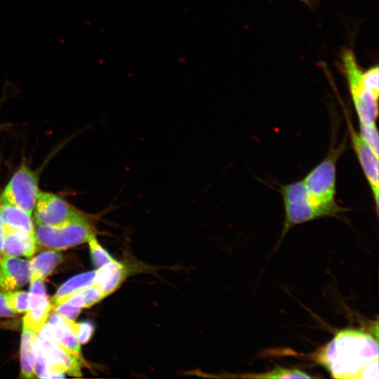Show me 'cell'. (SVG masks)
<instances>
[{
	"mask_svg": "<svg viewBox=\"0 0 379 379\" xmlns=\"http://www.w3.org/2000/svg\"><path fill=\"white\" fill-rule=\"evenodd\" d=\"M1 199H0V207H1Z\"/></svg>",
	"mask_w": 379,
	"mask_h": 379,
	"instance_id": "4dcf8cb0",
	"label": "cell"
},
{
	"mask_svg": "<svg viewBox=\"0 0 379 379\" xmlns=\"http://www.w3.org/2000/svg\"><path fill=\"white\" fill-rule=\"evenodd\" d=\"M51 312V313L45 324L52 336L59 344L77 358L83 365L86 366L82 357L81 345L77 341L75 335L59 314L53 310Z\"/></svg>",
	"mask_w": 379,
	"mask_h": 379,
	"instance_id": "5bb4252c",
	"label": "cell"
},
{
	"mask_svg": "<svg viewBox=\"0 0 379 379\" xmlns=\"http://www.w3.org/2000/svg\"><path fill=\"white\" fill-rule=\"evenodd\" d=\"M339 65L347 81L359 124H375L378 115V97L364 84L362 79L364 69L358 63L352 48L345 47L341 50Z\"/></svg>",
	"mask_w": 379,
	"mask_h": 379,
	"instance_id": "7a4b0ae2",
	"label": "cell"
},
{
	"mask_svg": "<svg viewBox=\"0 0 379 379\" xmlns=\"http://www.w3.org/2000/svg\"><path fill=\"white\" fill-rule=\"evenodd\" d=\"M378 71V66L376 65L364 70L362 75L363 81L366 86L378 97L379 94Z\"/></svg>",
	"mask_w": 379,
	"mask_h": 379,
	"instance_id": "484cf974",
	"label": "cell"
},
{
	"mask_svg": "<svg viewBox=\"0 0 379 379\" xmlns=\"http://www.w3.org/2000/svg\"><path fill=\"white\" fill-rule=\"evenodd\" d=\"M5 232L1 255L31 258L35 253L37 244L34 234L6 227Z\"/></svg>",
	"mask_w": 379,
	"mask_h": 379,
	"instance_id": "4fadbf2b",
	"label": "cell"
},
{
	"mask_svg": "<svg viewBox=\"0 0 379 379\" xmlns=\"http://www.w3.org/2000/svg\"><path fill=\"white\" fill-rule=\"evenodd\" d=\"M41 279H33L30 281L28 298V310L23 318L25 326L39 333L46 324L51 305L46 293V288Z\"/></svg>",
	"mask_w": 379,
	"mask_h": 379,
	"instance_id": "30bf717a",
	"label": "cell"
},
{
	"mask_svg": "<svg viewBox=\"0 0 379 379\" xmlns=\"http://www.w3.org/2000/svg\"><path fill=\"white\" fill-rule=\"evenodd\" d=\"M14 315L8 305L6 293L0 291V317H12Z\"/></svg>",
	"mask_w": 379,
	"mask_h": 379,
	"instance_id": "83f0119b",
	"label": "cell"
},
{
	"mask_svg": "<svg viewBox=\"0 0 379 379\" xmlns=\"http://www.w3.org/2000/svg\"><path fill=\"white\" fill-rule=\"evenodd\" d=\"M347 122L352 147L370 187L376 211L378 212L379 195V157L375 155L372 149L364 142L359 133L355 131L352 123L349 118L347 119Z\"/></svg>",
	"mask_w": 379,
	"mask_h": 379,
	"instance_id": "9c48e42d",
	"label": "cell"
},
{
	"mask_svg": "<svg viewBox=\"0 0 379 379\" xmlns=\"http://www.w3.org/2000/svg\"><path fill=\"white\" fill-rule=\"evenodd\" d=\"M346 141L330 147L328 153L302 179L310 196L322 204L335 203L336 166L345 149Z\"/></svg>",
	"mask_w": 379,
	"mask_h": 379,
	"instance_id": "277c9868",
	"label": "cell"
},
{
	"mask_svg": "<svg viewBox=\"0 0 379 379\" xmlns=\"http://www.w3.org/2000/svg\"><path fill=\"white\" fill-rule=\"evenodd\" d=\"M314 359L334 378H378L377 338L361 330L339 331L316 352Z\"/></svg>",
	"mask_w": 379,
	"mask_h": 379,
	"instance_id": "6da1fadb",
	"label": "cell"
},
{
	"mask_svg": "<svg viewBox=\"0 0 379 379\" xmlns=\"http://www.w3.org/2000/svg\"><path fill=\"white\" fill-rule=\"evenodd\" d=\"M87 242L93 264L96 269L114 260L111 255L100 244L95 234L92 235Z\"/></svg>",
	"mask_w": 379,
	"mask_h": 379,
	"instance_id": "ffe728a7",
	"label": "cell"
},
{
	"mask_svg": "<svg viewBox=\"0 0 379 379\" xmlns=\"http://www.w3.org/2000/svg\"><path fill=\"white\" fill-rule=\"evenodd\" d=\"M51 310L68 319L74 320L81 312V308L72 306L67 302H62L51 307Z\"/></svg>",
	"mask_w": 379,
	"mask_h": 379,
	"instance_id": "4316f807",
	"label": "cell"
},
{
	"mask_svg": "<svg viewBox=\"0 0 379 379\" xmlns=\"http://www.w3.org/2000/svg\"><path fill=\"white\" fill-rule=\"evenodd\" d=\"M34 373L35 378H51V373L48 369V363L46 357H44L39 344L36 340V342L34 347Z\"/></svg>",
	"mask_w": 379,
	"mask_h": 379,
	"instance_id": "d4e9b609",
	"label": "cell"
},
{
	"mask_svg": "<svg viewBox=\"0 0 379 379\" xmlns=\"http://www.w3.org/2000/svg\"><path fill=\"white\" fill-rule=\"evenodd\" d=\"M299 1L303 2L307 6L311 8L313 7L316 4V2L314 0H299Z\"/></svg>",
	"mask_w": 379,
	"mask_h": 379,
	"instance_id": "f546056e",
	"label": "cell"
},
{
	"mask_svg": "<svg viewBox=\"0 0 379 379\" xmlns=\"http://www.w3.org/2000/svg\"><path fill=\"white\" fill-rule=\"evenodd\" d=\"M39 192L36 173L26 166H22L5 187L1 200L4 204L14 205L32 214Z\"/></svg>",
	"mask_w": 379,
	"mask_h": 379,
	"instance_id": "52a82bcc",
	"label": "cell"
},
{
	"mask_svg": "<svg viewBox=\"0 0 379 379\" xmlns=\"http://www.w3.org/2000/svg\"><path fill=\"white\" fill-rule=\"evenodd\" d=\"M94 234H95L94 217L88 214L62 225H36L34 229L37 245L57 251L86 243Z\"/></svg>",
	"mask_w": 379,
	"mask_h": 379,
	"instance_id": "3957f363",
	"label": "cell"
},
{
	"mask_svg": "<svg viewBox=\"0 0 379 379\" xmlns=\"http://www.w3.org/2000/svg\"><path fill=\"white\" fill-rule=\"evenodd\" d=\"M359 133L375 154L379 157L378 132L376 124H359Z\"/></svg>",
	"mask_w": 379,
	"mask_h": 379,
	"instance_id": "cb8c5ba5",
	"label": "cell"
},
{
	"mask_svg": "<svg viewBox=\"0 0 379 379\" xmlns=\"http://www.w3.org/2000/svg\"><path fill=\"white\" fill-rule=\"evenodd\" d=\"M37 341L46 359L51 378H62L65 373L82 375L83 364L54 339L46 324L38 333Z\"/></svg>",
	"mask_w": 379,
	"mask_h": 379,
	"instance_id": "8992f818",
	"label": "cell"
},
{
	"mask_svg": "<svg viewBox=\"0 0 379 379\" xmlns=\"http://www.w3.org/2000/svg\"><path fill=\"white\" fill-rule=\"evenodd\" d=\"M33 211L36 225L47 226L62 225L86 214L58 195L41 191L39 192Z\"/></svg>",
	"mask_w": 379,
	"mask_h": 379,
	"instance_id": "ba28073f",
	"label": "cell"
},
{
	"mask_svg": "<svg viewBox=\"0 0 379 379\" xmlns=\"http://www.w3.org/2000/svg\"><path fill=\"white\" fill-rule=\"evenodd\" d=\"M8 307L14 313H24L28 310L29 293L18 291L6 293Z\"/></svg>",
	"mask_w": 379,
	"mask_h": 379,
	"instance_id": "603a6c76",
	"label": "cell"
},
{
	"mask_svg": "<svg viewBox=\"0 0 379 379\" xmlns=\"http://www.w3.org/2000/svg\"><path fill=\"white\" fill-rule=\"evenodd\" d=\"M30 262L15 256H0V286L7 291L19 288L30 281Z\"/></svg>",
	"mask_w": 379,
	"mask_h": 379,
	"instance_id": "8fae6325",
	"label": "cell"
},
{
	"mask_svg": "<svg viewBox=\"0 0 379 379\" xmlns=\"http://www.w3.org/2000/svg\"><path fill=\"white\" fill-rule=\"evenodd\" d=\"M132 272L128 265L114 259L96 270L94 284L100 286L107 297L119 289Z\"/></svg>",
	"mask_w": 379,
	"mask_h": 379,
	"instance_id": "7c38bea8",
	"label": "cell"
},
{
	"mask_svg": "<svg viewBox=\"0 0 379 379\" xmlns=\"http://www.w3.org/2000/svg\"><path fill=\"white\" fill-rule=\"evenodd\" d=\"M284 222L281 240L294 226L324 217H337L345 208L336 202L322 204L314 201L308 192L296 199L284 201Z\"/></svg>",
	"mask_w": 379,
	"mask_h": 379,
	"instance_id": "5b68a950",
	"label": "cell"
},
{
	"mask_svg": "<svg viewBox=\"0 0 379 379\" xmlns=\"http://www.w3.org/2000/svg\"><path fill=\"white\" fill-rule=\"evenodd\" d=\"M248 378H311L312 377L307 373L297 368H287L283 367H277L273 370L266 373L249 375Z\"/></svg>",
	"mask_w": 379,
	"mask_h": 379,
	"instance_id": "44dd1931",
	"label": "cell"
},
{
	"mask_svg": "<svg viewBox=\"0 0 379 379\" xmlns=\"http://www.w3.org/2000/svg\"><path fill=\"white\" fill-rule=\"evenodd\" d=\"M5 226L3 222V220L0 216V253L2 249V246L4 244V239H5Z\"/></svg>",
	"mask_w": 379,
	"mask_h": 379,
	"instance_id": "f1b7e54d",
	"label": "cell"
},
{
	"mask_svg": "<svg viewBox=\"0 0 379 379\" xmlns=\"http://www.w3.org/2000/svg\"><path fill=\"white\" fill-rule=\"evenodd\" d=\"M37 335L32 329L23 326L20 344L21 376L25 378H35L34 373V347Z\"/></svg>",
	"mask_w": 379,
	"mask_h": 379,
	"instance_id": "2e32d148",
	"label": "cell"
},
{
	"mask_svg": "<svg viewBox=\"0 0 379 379\" xmlns=\"http://www.w3.org/2000/svg\"><path fill=\"white\" fill-rule=\"evenodd\" d=\"M62 260V255L51 249L36 255L29 261L30 281L33 279L44 280Z\"/></svg>",
	"mask_w": 379,
	"mask_h": 379,
	"instance_id": "e0dca14e",
	"label": "cell"
},
{
	"mask_svg": "<svg viewBox=\"0 0 379 379\" xmlns=\"http://www.w3.org/2000/svg\"><path fill=\"white\" fill-rule=\"evenodd\" d=\"M32 214L25 210L8 204L1 203L0 216L5 227L19 230L34 234V226Z\"/></svg>",
	"mask_w": 379,
	"mask_h": 379,
	"instance_id": "9a60e30c",
	"label": "cell"
},
{
	"mask_svg": "<svg viewBox=\"0 0 379 379\" xmlns=\"http://www.w3.org/2000/svg\"><path fill=\"white\" fill-rule=\"evenodd\" d=\"M62 317L64 321L72 331L80 345L86 344L91 340L94 331L93 323L88 321L76 323L74 320L68 319L63 317Z\"/></svg>",
	"mask_w": 379,
	"mask_h": 379,
	"instance_id": "7402d4cb",
	"label": "cell"
},
{
	"mask_svg": "<svg viewBox=\"0 0 379 379\" xmlns=\"http://www.w3.org/2000/svg\"><path fill=\"white\" fill-rule=\"evenodd\" d=\"M105 298L106 296L102 288L96 284H93L72 293L65 302L82 309L90 307Z\"/></svg>",
	"mask_w": 379,
	"mask_h": 379,
	"instance_id": "d6986e66",
	"label": "cell"
},
{
	"mask_svg": "<svg viewBox=\"0 0 379 379\" xmlns=\"http://www.w3.org/2000/svg\"><path fill=\"white\" fill-rule=\"evenodd\" d=\"M96 270L79 274L65 282L50 300L51 307L64 302L73 293L94 284Z\"/></svg>",
	"mask_w": 379,
	"mask_h": 379,
	"instance_id": "ac0fdd59",
	"label": "cell"
}]
</instances>
